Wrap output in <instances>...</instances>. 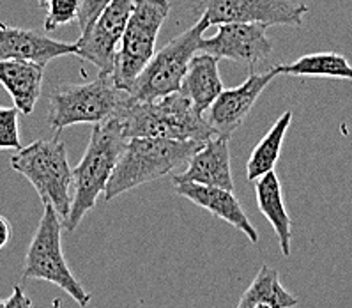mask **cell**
<instances>
[{"instance_id": "obj_1", "label": "cell", "mask_w": 352, "mask_h": 308, "mask_svg": "<svg viewBox=\"0 0 352 308\" xmlns=\"http://www.w3.org/2000/svg\"><path fill=\"white\" fill-rule=\"evenodd\" d=\"M117 117L126 138L157 137L204 144L216 137L208 117L181 91L156 101H137L126 92Z\"/></svg>"}, {"instance_id": "obj_2", "label": "cell", "mask_w": 352, "mask_h": 308, "mask_svg": "<svg viewBox=\"0 0 352 308\" xmlns=\"http://www.w3.org/2000/svg\"><path fill=\"white\" fill-rule=\"evenodd\" d=\"M124 131L119 117H112L104 122H98L92 128L91 140L80 163L73 168V202L69 217L64 221L67 232H75L78 225L91 209L112 177L120 154L126 147Z\"/></svg>"}, {"instance_id": "obj_3", "label": "cell", "mask_w": 352, "mask_h": 308, "mask_svg": "<svg viewBox=\"0 0 352 308\" xmlns=\"http://www.w3.org/2000/svg\"><path fill=\"white\" fill-rule=\"evenodd\" d=\"M202 144L157 137L128 138L112 177L104 190V200L131 192L137 186L162 179L163 175L186 163Z\"/></svg>"}, {"instance_id": "obj_4", "label": "cell", "mask_w": 352, "mask_h": 308, "mask_svg": "<svg viewBox=\"0 0 352 308\" xmlns=\"http://www.w3.org/2000/svg\"><path fill=\"white\" fill-rule=\"evenodd\" d=\"M11 168L36 188L43 206H52L66 221L73 202V168L69 167L66 144L60 138H41L18 149L11 156Z\"/></svg>"}, {"instance_id": "obj_5", "label": "cell", "mask_w": 352, "mask_h": 308, "mask_svg": "<svg viewBox=\"0 0 352 308\" xmlns=\"http://www.w3.org/2000/svg\"><path fill=\"white\" fill-rule=\"evenodd\" d=\"M124 96L112 73H100L85 84L57 85L48 98V124L60 133L69 126L104 122L117 116Z\"/></svg>"}, {"instance_id": "obj_6", "label": "cell", "mask_w": 352, "mask_h": 308, "mask_svg": "<svg viewBox=\"0 0 352 308\" xmlns=\"http://www.w3.org/2000/svg\"><path fill=\"white\" fill-rule=\"evenodd\" d=\"M209 27L211 23L202 14L195 25L163 45L126 91L129 98L137 101H156L181 91L190 60L200 50V43Z\"/></svg>"}, {"instance_id": "obj_7", "label": "cell", "mask_w": 352, "mask_h": 308, "mask_svg": "<svg viewBox=\"0 0 352 308\" xmlns=\"http://www.w3.org/2000/svg\"><path fill=\"white\" fill-rule=\"evenodd\" d=\"M63 229L64 221L58 217V212L52 206H45L41 221L27 250L23 278L45 280L54 283L58 289L67 292L80 307L85 308L91 303L92 296L83 289L80 280L67 266L63 252V238H60Z\"/></svg>"}, {"instance_id": "obj_8", "label": "cell", "mask_w": 352, "mask_h": 308, "mask_svg": "<svg viewBox=\"0 0 352 308\" xmlns=\"http://www.w3.org/2000/svg\"><path fill=\"white\" fill-rule=\"evenodd\" d=\"M170 0H135L119 50H117L113 80L120 91H128L156 54V39L168 18Z\"/></svg>"}, {"instance_id": "obj_9", "label": "cell", "mask_w": 352, "mask_h": 308, "mask_svg": "<svg viewBox=\"0 0 352 308\" xmlns=\"http://www.w3.org/2000/svg\"><path fill=\"white\" fill-rule=\"evenodd\" d=\"M200 11L211 25L264 23L267 27H301L308 6L292 0H202Z\"/></svg>"}, {"instance_id": "obj_10", "label": "cell", "mask_w": 352, "mask_h": 308, "mask_svg": "<svg viewBox=\"0 0 352 308\" xmlns=\"http://www.w3.org/2000/svg\"><path fill=\"white\" fill-rule=\"evenodd\" d=\"M135 0H112L75 43V55L94 64L100 73H113L117 50Z\"/></svg>"}, {"instance_id": "obj_11", "label": "cell", "mask_w": 352, "mask_h": 308, "mask_svg": "<svg viewBox=\"0 0 352 308\" xmlns=\"http://www.w3.org/2000/svg\"><path fill=\"white\" fill-rule=\"evenodd\" d=\"M267 29L270 27L264 23H223L218 25L216 36L202 39L200 50L253 67L273 52Z\"/></svg>"}, {"instance_id": "obj_12", "label": "cell", "mask_w": 352, "mask_h": 308, "mask_svg": "<svg viewBox=\"0 0 352 308\" xmlns=\"http://www.w3.org/2000/svg\"><path fill=\"white\" fill-rule=\"evenodd\" d=\"M278 73L274 67L265 73H252L241 85L234 89H223L221 94L208 110V121L216 135L232 137L234 131L241 128L248 113L261 98L262 91L273 82Z\"/></svg>"}, {"instance_id": "obj_13", "label": "cell", "mask_w": 352, "mask_h": 308, "mask_svg": "<svg viewBox=\"0 0 352 308\" xmlns=\"http://www.w3.org/2000/svg\"><path fill=\"white\" fill-rule=\"evenodd\" d=\"M177 183H200L208 186H220L234 192V177L230 168V137L216 135L204 142L188 160V168L174 175Z\"/></svg>"}, {"instance_id": "obj_14", "label": "cell", "mask_w": 352, "mask_h": 308, "mask_svg": "<svg viewBox=\"0 0 352 308\" xmlns=\"http://www.w3.org/2000/svg\"><path fill=\"white\" fill-rule=\"evenodd\" d=\"M175 193L202 209H208L212 217L227 221L228 225L236 227L239 232H243L253 245L258 243V232L246 217L245 209L241 208L239 200L234 195V192L225 190L220 186H208L200 183H177L175 184Z\"/></svg>"}, {"instance_id": "obj_15", "label": "cell", "mask_w": 352, "mask_h": 308, "mask_svg": "<svg viewBox=\"0 0 352 308\" xmlns=\"http://www.w3.org/2000/svg\"><path fill=\"white\" fill-rule=\"evenodd\" d=\"M71 54H75V43L57 41L48 32L0 23V58L32 60L46 66L54 58Z\"/></svg>"}, {"instance_id": "obj_16", "label": "cell", "mask_w": 352, "mask_h": 308, "mask_svg": "<svg viewBox=\"0 0 352 308\" xmlns=\"http://www.w3.org/2000/svg\"><path fill=\"white\" fill-rule=\"evenodd\" d=\"M43 64L18 58H0V85L9 92L14 107L23 116H30L36 109L43 91Z\"/></svg>"}, {"instance_id": "obj_17", "label": "cell", "mask_w": 352, "mask_h": 308, "mask_svg": "<svg viewBox=\"0 0 352 308\" xmlns=\"http://www.w3.org/2000/svg\"><path fill=\"white\" fill-rule=\"evenodd\" d=\"M218 63L220 58L208 52L195 54L190 60V66L181 84V92L190 98L191 103L202 113L211 109V104L223 91Z\"/></svg>"}, {"instance_id": "obj_18", "label": "cell", "mask_w": 352, "mask_h": 308, "mask_svg": "<svg viewBox=\"0 0 352 308\" xmlns=\"http://www.w3.org/2000/svg\"><path fill=\"white\" fill-rule=\"evenodd\" d=\"M255 199L261 212L267 218L273 230L276 232V238L280 241V248L285 257L290 255V239H292V221H290L289 212L283 200L282 184L278 179L276 172L271 170L261 179L255 181Z\"/></svg>"}, {"instance_id": "obj_19", "label": "cell", "mask_w": 352, "mask_h": 308, "mask_svg": "<svg viewBox=\"0 0 352 308\" xmlns=\"http://www.w3.org/2000/svg\"><path fill=\"white\" fill-rule=\"evenodd\" d=\"M278 75L308 76V78L352 80V66L344 55L336 52H317L299 57L294 63L274 66Z\"/></svg>"}, {"instance_id": "obj_20", "label": "cell", "mask_w": 352, "mask_h": 308, "mask_svg": "<svg viewBox=\"0 0 352 308\" xmlns=\"http://www.w3.org/2000/svg\"><path fill=\"white\" fill-rule=\"evenodd\" d=\"M298 298L290 294L280 282L278 271L262 266L250 287L241 296L237 308H255L257 305H270L273 308H294Z\"/></svg>"}, {"instance_id": "obj_21", "label": "cell", "mask_w": 352, "mask_h": 308, "mask_svg": "<svg viewBox=\"0 0 352 308\" xmlns=\"http://www.w3.org/2000/svg\"><path fill=\"white\" fill-rule=\"evenodd\" d=\"M290 122H292V112L287 110V112L278 117L276 122L270 128V131L264 135V138L252 151L248 165H246V174H248L250 181L261 179L262 175L274 170L278 160H280V154H282L283 140L287 137Z\"/></svg>"}, {"instance_id": "obj_22", "label": "cell", "mask_w": 352, "mask_h": 308, "mask_svg": "<svg viewBox=\"0 0 352 308\" xmlns=\"http://www.w3.org/2000/svg\"><path fill=\"white\" fill-rule=\"evenodd\" d=\"M48 13L45 18V32H54L58 27L78 21L80 2L78 0H50L48 2Z\"/></svg>"}, {"instance_id": "obj_23", "label": "cell", "mask_w": 352, "mask_h": 308, "mask_svg": "<svg viewBox=\"0 0 352 308\" xmlns=\"http://www.w3.org/2000/svg\"><path fill=\"white\" fill-rule=\"evenodd\" d=\"M18 113H20V110L16 107L0 109V151L21 149Z\"/></svg>"}, {"instance_id": "obj_24", "label": "cell", "mask_w": 352, "mask_h": 308, "mask_svg": "<svg viewBox=\"0 0 352 308\" xmlns=\"http://www.w3.org/2000/svg\"><path fill=\"white\" fill-rule=\"evenodd\" d=\"M80 11H78V25L80 30H85L96 18L100 16L101 11L107 8L112 0H78Z\"/></svg>"}, {"instance_id": "obj_25", "label": "cell", "mask_w": 352, "mask_h": 308, "mask_svg": "<svg viewBox=\"0 0 352 308\" xmlns=\"http://www.w3.org/2000/svg\"><path fill=\"white\" fill-rule=\"evenodd\" d=\"M4 308H32V301H30V298L23 292L20 285H14L13 294L6 300Z\"/></svg>"}, {"instance_id": "obj_26", "label": "cell", "mask_w": 352, "mask_h": 308, "mask_svg": "<svg viewBox=\"0 0 352 308\" xmlns=\"http://www.w3.org/2000/svg\"><path fill=\"white\" fill-rule=\"evenodd\" d=\"M11 236H13V227H11V221L8 218L0 217V250L8 246V243L11 241Z\"/></svg>"}, {"instance_id": "obj_27", "label": "cell", "mask_w": 352, "mask_h": 308, "mask_svg": "<svg viewBox=\"0 0 352 308\" xmlns=\"http://www.w3.org/2000/svg\"><path fill=\"white\" fill-rule=\"evenodd\" d=\"M39 2V6H41V8H46V6H48V2H50V0H38Z\"/></svg>"}, {"instance_id": "obj_28", "label": "cell", "mask_w": 352, "mask_h": 308, "mask_svg": "<svg viewBox=\"0 0 352 308\" xmlns=\"http://www.w3.org/2000/svg\"><path fill=\"white\" fill-rule=\"evenodd\" d=\"M255 308H273V307H270V305H257Z\"/></svg>"}, {"instance_id": "obj_29", "label": "cell", "mask_w": 352, "mask_h": 308, "mask_svg": "<svg viewBox=\"0 0 352 308\" xmlns=\"http://www.w3.org/2000/svg\"><path fill=\"white\" fill-rule=\"evenodd\" d=\"M4 303H6V301H2V300H0V308H4Z\"/></svg>"}]
</instances>
